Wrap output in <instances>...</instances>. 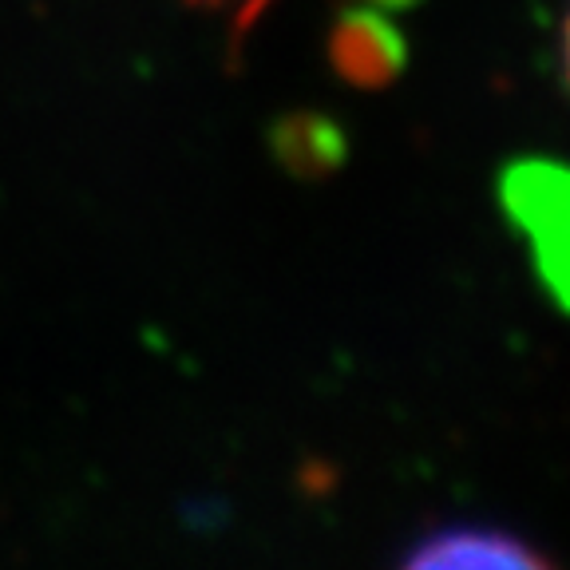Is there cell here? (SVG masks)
<instances>
[{
  "instance_id": "cell-4",
  "label": "cell",
  "mask_w": 570,
  "mask_h": 570,
  "mask_svg": "<svg viewBox=\"0 0 570 570\" xmlns=\"http://www.w3.org/2000/svg\"><path fill=\"white\" fill-rule=\"evenodd\" d=\"M567 80H570V20H567Z\"/></svg>"
},
{
  "instance_id": "cell-5",
  "label": "cell",
  "mask_w": 570,
  "mask_h": 570,
  "mask_svg": "<svg viewBox=\"0 0 570 570\" xmlns=\"http://www.w3.org/2000/svg\"><path fill=\"white\" fill-rule=\"evenodd\" d=\"M376 4H412V0H376Z\"/></svg>"
},
{
  "instance_id": "cell-2",
  "label": "cell",
  "mask_w": 570,
  "mask_h": 570,
  "mask_svg": "<svg viewBox=\"0 0 570 570\" xmlns=\"http://www.w3.org/2000/svg\"><path fill=\"white\" fill-rule=\"evenodd\" d=\"M409 567H547V559L515 534L460 527L432 534L420 551L409 554Z\"/></svg>"
},
{
  "instance_id": "cell-1",
  "label": "cell",
  "mask_w": 570,
  "mask_h": 570,
  "mask_svg": "<svg viewBox=\"0 0 570 570\" xmlns=\"http://www.w3.org/2000/svg\"><path fill=\"white\" fill-rule=\"evenodd\" d=\"M499 198L531 246L539 282L570 313V170L551 159L511 163Z\"/></svg>"
},
{
  "instance_id": "cell-3",
  "label": "cell",
  "mask_w": 570,
  "mask_h": 570,
  "mask_svg": "<svg viewBox=\"0 0 570 570\" xmlns=\"http://www.w3.org/2000/svg\"><path fill=\"white\" fill-rule=\"evenodd\" d=\"M195 4H210V9H238L242 20H249L266 0H195Z\"/></svg>"
}]
</instances>
